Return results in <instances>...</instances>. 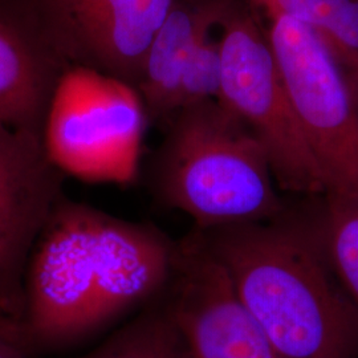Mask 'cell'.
<instances>
[{
	"label": "cell",
	"instance_id": "obj_7",
	"mask_svg": "<svg viewBox=\"0 0 358 358\" xmlns=\"http://www.w3.org/2000/svg\"><path fill=\"white\" fill-rule=\"evenodd\" d=\"M164 291L162 309L185 358H282L241 303L198 231L177 243Z\"/></svg>",
	"mask_w": 358,
	"mask_h": 358
},
{
	"label": "cell",
	"instance_id": "obj_16",
	"mask_svg": "<svg viewBox=\"0 0 358 358\" xmlns=\"http://www.w3.org/2000/svg\"><path fill=\"white\" fill-rule=\"evenodd\" d=\"M29 350L20 321L13 317L0 319V358H27Z\"/></svg>",
	"mask_w": 358,
	"mask_h": 358
},
{
	"label": "cell",
	"instance_id": "obj_12",
	"mask_svg": "<svg viewBox=\"0 0 358 358\" xmlns=\"http://www.w3.org/2000/svg\"><path fill=\"white\" fill-rule=\"evenodd\" d=\"M308 27L332 53L358 101V0H254Z\"/></svg>",
	"mask_w": 358,
	"mask_h": 358
},
{
	"label": "cell",
	"instance_id": "obj_14",
	"mask_svg": "<svg viewBox=\"0 0 358 358\" xmlns=\"http://www.w3.org/2000/svg\"><path fill=\"white\" fill-rule=\"evenodd\" d=\"M83 358H185L164 309L141 315Z\"/></svg>",
	"mask_w": 358,
	"mask_h": 358
},
{
	"label": "cell",
	"instance_id": "obj_9",
	"mask_svg": "<svg viewBox=\"0 0 358 358\" xmlns=\"http://www.w3.org/2000/svg\"><path fill=\"white\" fill-rule=\"evenodd\" d=\"M176 0H43L52 34L83 66L137 85Z\"/></svg>",
	"mask_w": 358,
	"mask_h": 358
},
{
	"label": "cell",
	"instance_id": "obj_13",
	"mask_svg": "<svg viewBox=\"0 0 358 358\" xmlns=\"http://www.w3.org/2000/svg\"><path fill=\"white\" fill-rule=\"evenodd\" d=\"M320 242L341 288L358 310V198L327 194Z\"/></svg>",
	"mask_w": 358,
	"mask_h": 358
},
{
	"label": "cell",
	"instance_id": "obj_1",
	"mask_svg": "<svg viewBox=\"0 0 358 358\" xmlns=\"http://www.w3.org/2000/svg\"><path fill=\"white\" fill-rule=\"evenodd\" d=\"M177 243L63 196L32 248L19 321L34 348L69 345L162 292Z\"/></svg>",
	"mask_w": 358,
	"mask_h": 358
},
{
	"label": "cell",
	"instance_id": "obj_10",
	"mask_svg": "<svg viewBox=\"0 0 358 358\" xmlns=\"http://www.w3.org/2000/svg\"><path fill=\"white\" fill-rule=\"evenodd\" d=\"M229 11L217 1L176 0L146 55L137 90L148 113L171 118L177 113L179 83L198 44Z\"/></svg>",
	"mask_w": 358,
	"mask_h": 358
},
{
	"label": "cell",
	"instance_id": "obj_17",
	"mask_svg": "<svg viewBox=\"0 0 358 358\" xmlns=\"http://www.w3.org/2000/svg\"><path fill=\"white\" fill-rule=\"evenodd\" d=\"M3 317H8V316H6V313L3 312V309L0 308V319H3Z\"/></svg>",
	"mask_w": 358,
	"mask_h": 358
},
{
	"label": "cell",
	"instance_id": "obj_3",
	"mask_svg": "<svg viewBox=\"0 0 358 358\" xmlns=\"http://www.w3.org/2000/svg\"><path fill=\"white\" fill-rule=\"evenodd\" d=\"M154 192L201 232L275 220L282 213L266 149L215 100L180 109L153 170Z\"/></svg>",
	"mask_w": 358,
	"mask_h": 358
},
{
	"label": "cell",
	"instance_id": "obj_4",
	"mask_svg": "<svg viewBox=\"0 0 358 358\" xmlns=\"http://www.w3.org/2000/svg\"><path fill=\"white\" fill-rule=\"evenodd\" d=\"M146 109L127 81L78 65L52 90L41 137L62 173L90 182L130 183L138 167Z\"/></svg>",
	"mask_w": 358,
	"mask_h": 358
},
{
	"label": "cell",
	"instance_id": "obj_2",
	"mask_svg": "<svg viewBox=\"0 0 358 358\" xmlns=\"http://www.w3.org/2000/svg\"><path fill=\"white\" fill-rule=\"evenodd\" d=\"M198 232L282 358H358V310L321 242L273 220Z\"/></svg>",
	"mask_w": 358,
	"mask_h": 358
},
{
	"label": "cell",
	"instance_id": "obj_11",
	"mask_svg": "<svg viewBox=\"0 0 358 358\" xmlns=\"http://www.w3.org/2000/svg\"><path fill=\"white\" fill-rule=\"evenodd\" d=\"M51 93L35 45L0 16V127L41 133Z\"/></svg>",
	"mask_w": 358,
	"mask_h": 358
},
{
	"label": "cell",
	"instance_id": "obj_8",
	"mask_svg": "<svg viewBox=\"0 0 358 358\" xmlns=\"http://www.w3.org/2000/svg\"><path fill=\"white\" fill-rule=\"evenodd\" d=\"M40 131L0 127V308L19 319L32 248L63 198Z\"/></svg>",
	"mask_w": 358,
	"mask_h": 358
},
{
	"label": "cell",
	"instance_id": "obj_6",
	"mask_svg": "<svg viewBox=\"0 0 358 358\" xmlns=\"http://www.w3.org/2000/svg\"><path fill=\"white\" fill-rule=\"evenodd\" d=\"M219 27L222 84L217 101L263 145L279 187L296 194H325L320 167L282 85L266 32L251 13L230 10Z\"/></svg>",
	"mask_w": 358,
	"mask_h": 358
},
{
	"label": "cell",
	"instance_id": "obj_15",
	"mask_svg": "<svg viewBox=\"0 0 358 358\" xmlns=\"http://www.w3.org/2000/svg\"><path fill=\"white\" fill-rule=\"evenodd\" d=\"M222 53L220 41L211 34L206 36L185 68L177 94V113L195 103L215 100L220 94Z\"/></svg>",
	"mask_w": 358,
	"mask_h": 358
},
{
	"label": "cell",
	"instance_id": "obj_5",
	"mask_svg": "<svg viewBox=\"0 0 358 358\" xmlns=\"http://www.w3.org/2000/svg\"><path fill=\"white\" fill-rule=\"evenodd\" d=\"M266 38L327 194L358 198V101L325 44L285 15L266 13Z\"/></svg>",
	"mask_w": 358,
	"mask_h": 358
}]
</instances>
